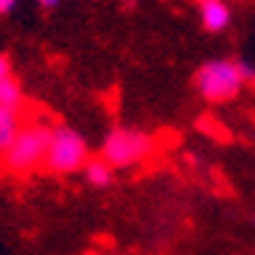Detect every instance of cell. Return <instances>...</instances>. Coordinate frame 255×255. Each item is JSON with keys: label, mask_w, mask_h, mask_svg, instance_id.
<instances>
[{"label": "cell", "mask_w": 255, "mask_h": 255, "mask_svg": "<svg viewBox=\"0 0 255 255\" xmlns=\"http://www.w3.org/2000/svg\"><path fill=\"white\" fill-rule=\"evenodd\" d=\"M20 0H0V17H8V14H14V8Z\"/></svg>", "instance_id": "9c48e42d"}, {"label": "cell", "mask_w": 255, "mask_h": 255, "mask_svg": "<svg viewBox=\"0 0 255 255\" xmlns=\"http://www.w3.org/2000/svg\"><path fill=\"white\" fill-rule=\"evenodd\" d=\"M250 225H253V227H255V213H253V216H250Z\"/></svg>", "instance_id": "7c38bea8"}, {"label": "cell", "mask_w": 255, "mask_h": 255, "mask_svg": "<svg viewBox=\"0 0 255 255\" xmlns=\"http://www.w3.org/2000/svg\"><path fill=\"white\" fill-rule=\"evenodd\" d=\"M241 87H244V79H241L239 62L213 59V62H205L202 68L196 70V90L210 104L233 101L241 93Z\"/></svg>", "instance_id": "277c9868"}, {"label": "cell", "mask_w": 255, "mask_h": 255, "mask_svg": "<svg viewBox=\"0 0 255 255\" xmlns=\"http://www.w3.org/2000/svg\"><path fill=\"white\" fill-rule=\"evenodd\" d=\"M82 174H84V182L90 188H98V191H104V188H110L115 182V168L104 157H90L84 163Z\"/></svg>", "instance_id": "8992f818"}, {"label": "cell", "mask_w": 255, "mask_h": 255, "mask_svg": "<svg viewBox=\"0 0 255 255\" xmlns=\"http://www.w3.org/2000/svg\"><path fill=\"white\" fill-rule=\"evenodd\" d=\"M37 3H39V8H42V11H53L62 0H37Z\"/></svg>", "instance_id": "8fae6325"}, {"label": "cell", "mask_w": 255, "mask_h": 255, "mask_svg": "<svg viewBox=\"0 0 255 255\" xmlns=\"http://www.w3.org/2000/svg\"><path fill=\"white\" fill-rule=\"evenodd\" d=\"M196 8H199L202 28L210 31V34H219V31H225L230 25V8H227L225 0H199Z\"/></svg>", "instance_id": "5b68a950"}, {"label": "cell", "mask_w": 255, "mask_h": 255, "mask_svg": "<svg viewBox=\"0 0 255 255\" xmlns=\"http://www.w3.org/2000/svg\"><path fill=\"white\" fill-rule=\"evenodd\" d=\"M87 160H90V146H87L82 132H76L70 127L51 129V143H48L45 165H42L48 174H59V177L76 174L84 168Z\"/></svg>", "instance_id": "3957f363"}, {"label": "cell", "mask_w": 255, "mask_h": 255, "mask_svg": "<svg viewBox=\"0 0 255 255\" xmlns=\"http://www.w3.org/2000/svg\"><path fill=\"white\" fill-rule=\"evenodd\" d=\"M20 129H23L20 113L17 110H8V107H0V157L6 154V149L11 146V140L17 137Z\"/></svg>", "instance_id": "52a82bcc"}, {"label": "cell", "mask_w": 255, "mask_h": 255, "mask_svg": "<svg viewBox=\"0 0 255 255\" xmlns=\"http://www.w3.org/2000/svg\"><path fill=\"white\" fill-rule=\"evenodd\" d=\"M6 76H11V59L6 53H0V79H6Z\"/></svg>", "instance_id": "30bf717a"}, {"label": "cell", "mask_w": 255, "mask_h": 255, "mask_svg": "<svg viewBox=\"0 0 255 255\" xmlns=\"http://www.w3.org/2000/svg\"><path fill=\"white\" fill-rule=\"evenodd\" d=\"M25 96H23V84L17 82L14 76H6L0 79V107H8V110H23Z\"/></svg>", "instance_id": "ba28073f"}, {"label": "cell", "mask_w": 255, "mask_h": 255, "mask_svg": "<svg viewBox=\"0 0 255 255\" xmlns=\"http://www.w3.org/2000/svg\"><path fill=\"white\" fill-rule=\"evenodd\" d=\"M151 151H154V137L143 129H132V127L110 129L104 143H101V157L113 165L115 171L118 168H135Z\"/></svg>", "instance_id": "7a4b0ae2"}, {"label": "cell", "mask_w": 255, "mask_h": 255, "mask_svg": "<svg viewBox=\"0 0 255 255\" xmlns=\"http://www.w3.org/2000/svg\"><path fill=\"white\" fill-rule=\"evenodd\" d=\"M51 129L45 124H28L17 132V137L11 140V146L3 154V168L17 177L37 171L45 165V154H48V143H51Z\"/></svg>", "instance_id": "6da1fadb"}]
</instances>
